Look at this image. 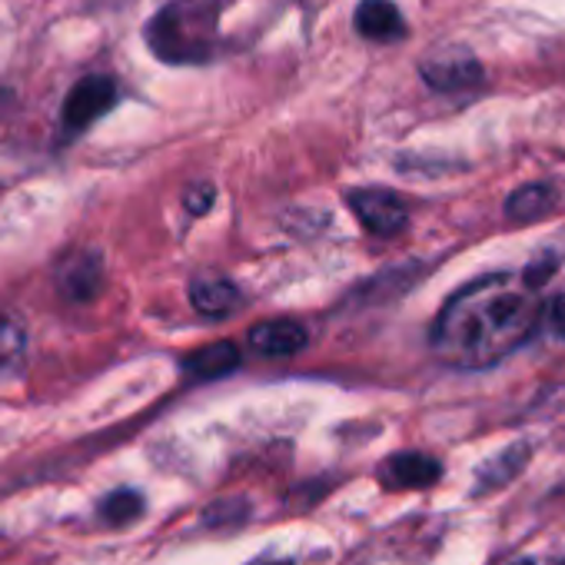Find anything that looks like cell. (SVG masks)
<instances>
[{
    "mask_svg": "<svg viewBox=\"0 0 565 565\" xmlns=\"http://www.w3.org/2000/svg\"><path fill=\"white\" fill-rule=\"evenodd\" d=\"M249 519V505L243 502V499H223V502H213L206 512H203V522L206 525H216V529H223V525H239V522H246Z\"/></svg>",
    "mask_w": 565,
    "mask_h": 565,
    "instance_id": "cell-16",
    "label": "cell"
},
{
    "mask_svg": "<svg viewBox=\"0 0 565 565\" xmlns=\"http://www.w3.org/2000/svg\"><path fill=\"white\" fill-rule=\"evenodd\" d=\"M216 38L220 21L210 0H170L147 24V44L163 64H206Z\"/></svg>",
    "mask_w": 565,
    "mask_h": 565,
    "instance_id": "cell-2",
    "label": "cell"
},
{
    "mask_svg": "<svg viewBox=\"0 0 565 565\" xmlns=\"http://www.w3.org/2000/svg\"><path fill=\"white\" fill-rule=\"evenodd\" d=\"M356 31L366 41L390 44V41L406 38L409 28H406V21H403V14L393 0H363V4L356 8Z\"/></svg>",
    "mask_w": 565,
    "mask_h": 565,
    "instance_id": "cell-8",
    "label": "cell"
},
{
    "mask_svg": "<svg viewBox=\"0 0 565 565\" xmlns=\"http://www.w3.org/2000/svg\"><path fill=\"white\" fill-rule=\"evenodd\" d=\"M419 77L436 90V94H472L486 84V71L476 61V54L462 44L439 47L423 57Z\"/></svg>",
    "mask_w": 565,
    "mask_h": 565,
    "instance_id": "cell-3",
    "label": "cell"
},
{
    "mask_svg": "<svg viewBox=\"0 0 565 565\" xmlns=\"http://www.w3.org/2000/svg\"><path fill=\"white\" fill-rule=\"evenodd\" d=\"M239 290L223 276H196L190 282V303L203 317H230L239 307Z\"/></svg>",
    "mask_w": 565,
    "mask_h": 565,
    "instance_id": "cell-10",
    "label": "cell"
},
{
    "mask_svg": "<svg viewBox=\"0 0 565 565\" xmlns=\"http://www.w3.org/2000/svg\"><path fill=\"white\" fill-rule=\"evenodd\" d=\"M213 200H216V190H213L210 183H193V186L183 193V203H186V210H190L193 216H203V213L213 206Z\"/></svg>",
    "mask_w": 565,
    "mask_h": 565,
    "instance_id": "cell-17",
    "label": "cell"
},
{
    "mask_svg": "<svg viewBox=\"0 0 565 565\" xmlns=\"http://www.w3.org/2000/svg\"><path fill=\"white\" fill-rule=\"evenodd\" d=\"M236 366H239V350L230 340L210 343L183 360V373L193 380H220V376L233 373Z\"/></svg>",
    "mask_w": 565,
    "mask_h": 565,
    "instance_id": "cell-11",
    "label": "cell"
},
{
    "mask_svg": "<svg viewBox=\"0 0 565 565\" xmlns=\"http://www.w3.org/2000/svg\"><path fill=\"white\" fill-rule=\"evenodd\" d=\"M525 462H529V446H525V443H519V446L499 452L492 462H486V466L479 469V489L489 492V489L505 486L509 479H515V476L525 469Z\"/></svg>",
    "mask_w": 565,
    "mask_h": 565,
    "instance_id": "cell-13",
    "label": "cell"
},
{
    "mask_svg": "<svg viewBox=\"0 0 565 565\" xmlns=\"http://www.w3.org/2000/svg\"><path fill=\"white\" fill-rule=\"evenodd\" d=\"M24 350H28V327L24 320L0 307V370H11L24 360Z\"/></svg>",
    "mask_w": 565,
    "mask_h": 565,
    "instance_id": "cell-14",
    "label": "cell"
},
{
    "mask_svg": "<svg viewBox=\"0 0 565 565\" xmlns=\"http://www.w3.org/2000/svg\"><path fill=\"white\" fill-rule=\"evenodd\" d=\"M143 515V495L134 489H117L100 502V519L110 525H127Z\"/></svg>",
    "mask_w": 565,
    "mask_h": 565,
    "instance_id": "cell-15",
    "label": "cell"
},
{
    "mask_svg": "<svg viewBox=\"0 0 565 565\" xmlns=\"http://www.w3.org/2000/svg\"><path fill=\"white\" fill-rule=\"evenodd\" d=\"M439 476H443L439 459L426 452H393L383 466V479L390 489H426L439 482Z\"/></svg>",
    "mask_w": 565,
    "mask_h": 565,
    "instance_id": "cell-7",
    "label": "cell"
},
{
    "mask_svg": "<svg viewBox=\"0 0 565 565\" xmlns=\"http://www.w3.org/2000/svg\"><path fill=\"white\" fill-rule=\"evenodd\" d=\"M535 297L509 276H486L459 290L439 317L436 347L456 363L482 366L519 347L535 323Z\"/></svg>",
    "mask_w": 565,
    "mask_h": 565,
    "instance_id": "cell-1",
    "label": "cell"
},
{
    "mask_svg": "<svg viewBox=\"0 0 565 565\" xmlns=\"http://www.w3.org/2000/svg\"><path fill=\"white\" fill-rule=\"evenodd\" d=\"M117 107V84L107 74H90L84 81H77L64 100L61 110V127L67 137H81L84 130H90L104 114H110Z\"/></svg>",
    "mask_w": 565,
    "mask_h": 565,
    "instance_id": "cell-4",
    "label": "cell"
},
{
    "mask_svg": "<svg viewBox=\"0 0 565 565\" xmlns=\"http://www.w3.org/2000/svg\"><path fill=\"white\" fill-rule=\"evenodd\" d=\"M562 565H565V562H562Z\"/></svg>",
    "mask_w": 565,
    "mask_h": 565,
    "instance_id": "cell-20",
    "label": "cell"
},
{
    "mask_svg": "<svg viewBox=\"0 0 565 565\" xmlns=\"http://www.w3.org/2000/svg\"><path fill=\"white\" fill-rule=\"evenodd\" d=\"M104 287V263L94 249H77L67 259H61L57 266V290L74 300V303H87L100 294Z\"/></svg>",
    "mask_w": 565,
    "mask_h": 565,
    "instance_id": "cell-6",
    "label": "cell"
},
{
    "mask_svg": "<svg viewBox=\"0 0 565 565\" xmlns=\"http://www.w3.org/2000/svg\"><path fill=\"white\" fill-rule=\"evenodd\" d=\"M519 565H535V562H529V558H525V562H519Z\"/></svg>",
    "mask_w": 565,
    "mask_h": 565,
    "instance_id": "cell-19",
    "label": "cell"
},
{
    "mask_svg": "<svg viewBox=\"0 0 565 565\" xmlns=\"http://www.w3.org/2000/svg\"><path fill=\"white\" fill-rule=\"evenodd\" d=\"M307 327L297 320H273L249 330V347L263 356H294L307 347Z\"/></svg>",
    "mask_w": 565,
    "mask_h": 565,
    "instance_id": "cell-9",
    "label": "cell"
},
{
    "mask_svg": "<svg viewBox=\"0 0 565 565\" xmlns=\"http://www.w3.org/2000/svg\"><path fill=\"white\" fill-rule=\"evenodd\" d=\"M347 203L360 216V223L376 236H396L406 226V203L390 190H376V186L350 190Z\"/></svg>",
    "mask_w": 565,
    "mask_h": 565,
    "instance_id": "cell-5",
    "label": "cell"
},
{
    "mask_svg": "<svg viewBox=\"0 0 565 565\" xmlns=\"http://www.w3.org/2000/svg\"><path fill=\"white\" fill-rule=\"evenodd\" d=\"M552 327H555L558 337H565V303H555V310H552Z\"/></svg>",
    "mask_w": 565,
    "mask_h": 565,
    "instance_id": "cell-18",
    "label": "cell"
},
{
    "mask_svg": "<svg viewBox=\"0 0 565 565\" xmlns=\"http://www.w3.org/2000/svg\"><path fill=\"white\" fill-rule=\"evenodd\" d=\"M555 206V190L548 183H525L505 200V216L512 223H532L542 220Z\"/></svg>",
    "mask_w": 565,
    "mask_h": 565,
    "instance_id": "cell-12",
    "label": "cell"
}]
</instances>
